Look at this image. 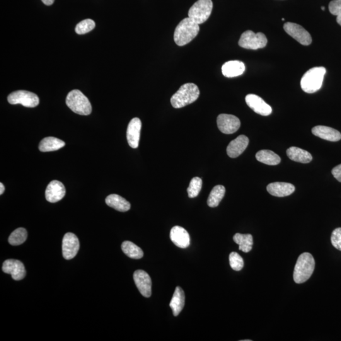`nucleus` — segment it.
Returning <instances> with one entry per match:
<instances>
[{"label": "nucleus", "mask_w": 341, "mask_h": 341, "mask_svg": "<svg viewBox=\"0 0 341 341\" xmlns=\"http://www.w3.org/2000/svg\"><path fill=\"white\" fill-rule=\"evenodd\" d=\"M255 156L258 161L267 165H277L281 161L277 154L270 150H261L256 154Z\"/></svg>", "instance_id": "nucleus-26"}, {"label": "nucleus", "mask_w": 341, "mask_h": 341, "mask_svg": "<svg viewBox=\"0 0 341 341\" xmlns=\"http://www.w3.org/2000/svg\"><path fill=\"white\" fill-rule=\"evenodd\" d=\"M312 134L323 140L337 142L341 139V134L338 130L326 126L318 125L311 130Z\"/></svg>", "instance_id": "nucleus-20"}, {"label": "nucleus", "mask_w": 341, "mask_h": 341, "mask_svg": "<svg viewBox=\"0 0 341 341\" xmlns=\"http://www.w3.org/2000/svg\"><path fill=\"white\" fill-rule=\"evenodd\" d=\"M66 103L70 110L80 115H89L92 112L90 101L81 91L77 89L68 94Z\"/></svg>", "instance_id": "nucleus-5"}, {"label": "nucleus", "mask_w": 341, "mask_h": 341, "mask_svg": "<svg viewBox=\"0 0 341 341\" xmlns=\"http://www.w3.org/2000/svg\"><path fill=\"white\" fill-rule=\"evenodd\" d=\"M326 69L322 67H313L307 71L301 80L302 90L312 94L320 90L323 82Z\"/></svg>", "instance_id": "nucleus-4"}, {"label": "nucleus", "mask_w": 341, "mask_h": 341, "mask_svg": "<svg viewBox=\"0 0 341 341\" xmlns=\"http://www.w3.org/2000/svg\"><path fill=\"white\" fill-rule=\"evenodd\" d=\"M80 243L76 234L67 233L65 234L62 242L63 256L66 260H71L77 255Z\"/></svg>", "instance_id": "nucleus-11"}, {"label": "nucleus", "mask_w": 341, "mask_h": 341, "mask_svg": "<svg viewBox=\"0 0 341 341\" xmlns=\"http://www.w3.org/2000/svg\"><path fill=\"white\" fill-rule=\"evenodd\" d=\"M287 156L292 161L301 163H308L312 160V156L309 152L299 147H291L287 150Z\"/></svg>", "instance_id": "nucleus-23"}, {"label": "nucleus", "mask_w": 341, "mask_h": 341, "mask_svg": "<svg viewBox=\"0 0 341 341\" xmlns=\"http://www.w3.org/2000/svg\"><path fill=\"white\" fill-rule=\"evenodd\" d=\"M212 8V0H198L188 11V18L199 25L209 18Z\"/></svg>", "instance_id": "nucleus-6"}, {"label": "nucleus", "mask_w": 341, "mask_h": 341, "mask_svg": "<svg viewBox=\"0 0 341 341\" xmlns=\"http://www.w3.org/2000/svg\"><path fill=\"white\" fill-rule=\"evenodd\" d=\"M96 24L91 19H86L77 24L76 28V32L78 35H85V34L91 32L95 28Z\"/></svg>", "instance_id": "nucleus-32"}, {"label": "nucleus", "mask_w": 341, "mask_h": 341, "mask_svg": "<svg viewBox=\"0 0 341 341\" xmlns=\"http://www.w3.org/2000/svg\"><path fill=\"white\" fill-rule=\"evenodd\" d=\"M321 9L322 10V11H325V7H321Z\"/></svg>", "instance_id": "nucleus-39"}, {"label": "nucleus", "mask_w": 341, "mask_h": 341, "mask_svg": "<svg viewBox=\"0 0 341 341\" xmlns=\"http://www.w3.org/2000/svg\"><path fill=\"white\" fill-rule=\"evenodd\" d=\"M200 96V91L197 85L187 83L183 85L171 98V105L178 109L194 103Z\"/></svg>", "instance_id": "nucleus-2"}, {"label": "nucleus", "mask_w": 341, "mask_h": 341, "mask_svg": "<svg viewBox=\"0 0 341 341\" xmlns=\"http://www.w3.org/2000/svg\"><path fill=\"white\" fill-rule=\"evenodd\" d=\"M134 279L135 285L142 296L149 297L152 294V280L146 272L138 270L134 272Z\"/></svg>", "instance_id": "nucleus-12"}, {"label": "nucleus", "mask_w": 341, "mask_h": 341, "mask_svg": "<svg viewBox=\"0 0 341 341\" xmlns=\"http://www.w3.org/2000/svg\"><path fill=\"white\" fill-rule=\"evenodd\" d=\"M2 270L6 274H11L15 280H23L26 277L25 267L23 263L18 260L9 259L5 261Z\"/></svg>", "instance_id": "nucleus-14"}, {"label": "nucleus", "mask_w": 341, "mask_h": 341, "mask_svg": "<svg viewBox=\"0 0 341 341\" xmlns=\"http://www.w3.org/2000/svg\"><path fill=\"white\" fill-rule=\"evenodd\" d=\"M122 249L126 255L133 259H140L143 257V251L131 241H124L122 243Z\"/></svg>", "instance_id": "nucleus-29"}, {"label": "nucleus", "mask_w": 341, "mask_h": 341, "mask_svg": "<svg viewBox=\"0 0 341 341\" xmlns=\"http://www.w3.org/2000/svg\"><path fill=\"white\" fill-rule=\"evenodd\" d=\"M106 204L120 212H127L131 205L127 200L117 194H111L106 198Z\"/></svg>", "instance_id": "nucleus-24"}, {"label": "nucleus", "mask_w": 341, "mask_h": 341, "mask_svg": "<svg viewBox=\"0 0 341 341\" xmlns=\"http://www.w3.org/2000/svg\"><path fill=\"white\" fill-rule=\"evenodd\" d=\"M267 41V38L263 33L246 31L241 36L238 45L245 49L256 50L265 47Z\"/></svg>", "instance_id": "nucleus-7"}, {"label": "nucleus", "mask_w": 341, "mask_h": 341, "mask_svg": "<svg viewBox=\"0 0 341 341\" xmlns=\"http://www.w3.org/2000/svg\"><path fill=\"white\" fill-rule=\"evenodd\" d=\"M331 14L337 16L336 21L341 26V0H332L328 6Z\"/></svg>", "instance_id": "nucleus-34"}, {"label": "nucleus", "mask_w": 341, "mask_h": 341, "mask_svg": "<svg viewBox=\"0 0 341 341\" xmlns=\"http://www.w3.org/2000/svg\"><path fill=\"white\" fill-rule=\"evenodd\" d=\"M142 122L138 118H134L130 121L127 131L128 143L132 148L137 149L139 147L140 130Z\"/></svg>", "instance_id": "nucleus-16"}, {"label": "nucleus", "mask_w": 341, "mask_h": 341, "mask_svg": "<svg viewBox=\"0 0 341 341\" xmlns=\"http://www.w3.org/2000/svg\"><path fill=\"white\" fill-rule=\"evenodd\" d=\"M5 187L3 183H0V194L2 195L5 192Z\"/></svg>", "instance_id": "nucleus-38"}, {"label": "nucleus", "mask_w": 341, "mask_h": 341, "mask_svg": "<svg viewBox=\"0 0 341 341\" xmlns=\"http://www.w3.org/2000/svg\"><path fill=\"white\" fill-rule=\"evenodd\" d=\"M234 242L239 245V250L248 253L252 249L253 236L250 234L236 233L233 236Z\"/></svg>", "instance_id": "nucleus-27"}, {"label": "nucleus", "mask_w": 341, "mask_h": 341, "mask_svg": "<svg viewBox=\"0 0 341 341\" xmlns=\"http://www.w3.org/2000/svg\"><path fill=\"white\" fill-rule=\"evenodd\" d=\"M200 31L199 25L189 18L184 19L176 27L174 41L176 45L183 47L195 38Z\"/></svg>", "instance_id": "nucleus-1"}, {"label": "nucleus", "mask_w": 341, "mask_h": 341, "mask_svg": "<svg viewBox=\"0 0 341 341\" xmlns=\"http://www.w3.org/2000/svg\"><path fill=\"white\" fill-rule=\"evenodd\" d=\"M202 181L199 177H195L190 181L189 187L187 188L188 197L195 198L197 197L202 189Z\"/></svg>", "instance_id": "nucleus-31"}, {"label": "nucleus", "mask_w": 341, "mask_h": 341, "mask_svg": "<svg viewBox=\"0 0 341 341\" xmlns=\"http://www.w3.org/2000/svg\"><path fill=\"white\" fill-rule=\"evenodd\" d=\"M27 238H28V231L23 227H20L16 229L11 234L9 238V242L13 246L20 245L25 242Z\"/></svg>", "instance_id": "nucleus-30"}, {"label": "nucleus", "mask_w": 341, "mask_h": 341, "mask_svg": "<svg viewBox=\"0 0 341 341\" xmlns=\"http://www.w3.org/2000/svg\"><path fill=\"white\" fill-rule=\"evenodd\" d=\"M245 101L247 105L254 112L262 116H268L272 112V109L260 97L255 94H248Z\"/></svg>", "instance_id": "nucleus-13"}, {"label": "nucleus", "mask_w": 341, "mask_h": 341, "mask_svg": "<svg viewBox=\"0 0 341 341\" xmlns=\"http://www.w3.org/2000/svg\"><path fill=\"white\" fill-rule=\"evenodd\" d=\"M170 238L172 242L179 248H187L190 244L189 234L185 229L181 226H174L171 229Z\"/></svg>", "instance_id": "nucleus-18"}, {"label": "nucleus", "mask_w": 341, "mask_h": 341, "mask_svg": "<svg viewBox=\"0 0 341 341\" xmlns=\"http://www.w3.org/2000/svg\"><path fill=\"white\" fill-rule=\"evenodd\" d=\"M331 243L336 249L341 251V227H338L333 231L331 236Z\"/></svg>", "instance_id": "nucleus-35"}, {"label": "nucleus", "mask_w": 341, "mask_h": 341, "mask_svg": "<svg viewBox=\"0 0 341 341\" xmlns=\"http://www.w3.org/2000/svg\"><path fill=\"white\" fill-rule=\"evenodd\" d=\"M8 101L11 105L20 104L27 108H35L40 103V99L36 94L31 92L18 91L10 94Z\"/></svg>", "instance_id": "nucleus-8"}, {"label": "nucleus", "mask_w": 341, "mask_h": 341, "mask_svg": "<svg viewBox=\"0 0 341 341\" xmlns=\"http://www.w3.org/2000/svg\"><path fill=\"white\" fill-rule=\"evenodd\" d=\"M185 292L180 287H176L172 299L169 303V306L172 309L174 316H178L180 313L185 306Z\"/></svg>", "instance_id": "nucleus-22"}, {"label": "nucleus", "mask_w": 341, "mask_h": 341, "mask_svg": "<svg viewBox=\"0 0 341 341\" xmlns=\"http://www.w3.org/2000/svg\"><path fill=\"white\" fill-rule=\"evenodd\" d=\"M44 3L46 6H52V5L54 3L55 0H41Z\"/></svg>", "instance_id": "nucleus-37"}, {"label": "nucleus", "mask_w": 341, "mask_h": 341, "mask_svg": "<svg viewBox=\"0 0 341 341\" xmlns=\"http://www.w3.org/2000/svg\"><path fill=\"white\" fill-rule=\"evenodd\" d=\"M284 30L287 35L291 36L297 42L303 46H308L312 42L311 36L308 31L298 24L287 23L284 24Z\"/></svg>", "instance_id": "nucleus-9"}, {"label": "nucleus", "mask_w": 341, "mask_h": 341, "mask_svg": "<svg viewBox=\"0 0 341 341\" xmlns=\"http://www.w3.org/2000/svg\"><path fill=\"white\" fill-rule=\"evenodd\" d=\"M245 71V65L240 61H229L222 65V73L228 78L241 76Z\"/></svg>", "instance_id": "nucleus-21"}, {"label": "nucleus", "mask_w": 341, "mask_h": 341, "mask_svg": "<svg viewBox=\"0 0 341 341\" xmlns=\"http://www.w3.org/2000/svg\"><path fill=\"white\" fill-rule=\"evenodd\" d=\"M217 127L224 134H232L238 131L241 126L238 117L227 114H221L217 118Z\"/></svg>", "instance_id": "nucleus-10"}, {"label": "nucleus", "mask_w": 341, "mask_h": 341, "mask_svg": "<svg viewBox=\"0 0 341 341\" xmlns=\"http://www.w3.org/2000/svg\"><path fill=\"white\" fill-rule=\"evenodd\" d=\"M229 264L231 267L236 271L242 269L244 266L243 258L238 253L232 252L229 255Z\"/></svg>", "instance_id": "nucleus-33"}, {"label": "nucleus", "mask_w": 341, "mask_h": 341, "mask_svg": "<svg viewBox=\"0 0 341 341\" xmlns=\"http://www.w3.org/2000/svg\"><path fill=\"white\" fill-rule=\"evenodd\" d=\"M248 144L247 137L244 135H239L229 144L226 149L227 154L231 158H238L247 148Z\"/></svg>", "instance_id": "nucleus-17"}, {"label": "nucleus", "mask_w": 341, "mask_h": 341, "mask_svg": "<svg viewBox=\"0 0 341 341\" xmlns=\"http://www.w3.org/2000/svg\"><path fill=\"white\" fill-rule=\"evenodd\" d=\"M332 174L336 180L341 182V164L332 169Z\"/></svg>", "instance_id": "nucleus-36"}, {"label": "nucleus", "mask_w": 341, "mask_h": 341, "mask_svg": "<svg viewBox=\"0 0 341 341\" xmlns=\"http://www.w3.org/2000/svg\"><path fill=\"white\" fill-rule=\"evenodd\" d=\"M315 266V260L310 253H302L297 258L294 267V282L297 284H301L308 280L313 274Z\"/></svg>", "instance_id": "nucleus-3"}, {"label": "nucleus", "mask_w": 341, "mask_h": 341, "mask_svg": "<svg viewBox=\"0 0 341 341\" xmlns=\"http://www.w3.org/2000/svg\"><path fill=\"white\" fill-rule=\"evenodd\" d=\"M66 193L64 184L59 181L53 180L48 185L45 197L48 202L56 203L61 200Z\"/></svg>", "instance_id": "nucleus-15"}, {"label": "nucleus", "mask_w": 341, "mask_h": 341, "mask_svg": "<svg viewBox=\"0 0 341 341\" xmlns=\"http://www.w3.org/2000/svg\"><path fill=\"white\" fill-rule=\"evenodd\" d=\"M65 146V143L63 140L53 137H46L41 140L39 149L40 151L52 152L58 151Z\"/></svg>", "instance_id": "nucleus-25"}, {"label": "nucleus", "mask_w": 341, "mask_h": 341, "mask_svg": "<svg viewBox=\"0 0 341 341\" xmlns=\"http://www.w3.org/2000/svg\"><path fill=\"white\" fill-rule=\"evenodd\" d=\"M267 192L270 195L277 197H284L291 195L295 187L292 184L284 182L270 183L267 187Z\"/></svg>", "instance_id": "nucleus-19"}, {"label": "nucleus", "mask_w": 341, "mask_h": 341, "mask_svg": "<svg viewBox=\"0 0 341 341\" xmlns=\"http://www.w3.org/2000/svg\"><path fill=\"white\" fill-rule=\"evenodd\" d=\"M226 193V188L222 185L215 186L210 192L207 200V204L210 207L218 206Z\"/></svg>", "instance_id": "nucleus-28"}]
</instances>
